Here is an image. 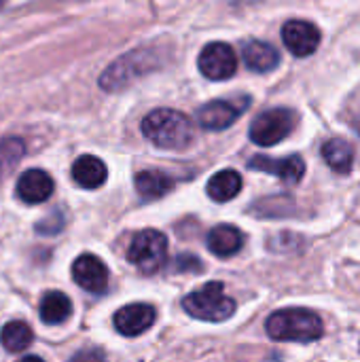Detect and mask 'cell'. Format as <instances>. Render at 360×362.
Instances as JSON below:
<instances>
[{
	"instance_id": "obj_8",
	"label": "cell",
	"mask_w": 360,
	"mask_h": 362,
	"mask_svg": "<svg viewBox=\"0 0 360 362\" xmlns=\"http://www.w3.org/2000/svg\"><path fill=\"white\" fill-rule=\"evenodd\" d=\"M250 104V98H236V100H214L208 102L206 106H202L197 110V123L204 129L210 132H223L229 125H233L242 112L246 110V106Z\"/></svg>"
},
{
	"instance_id": "obj_25",
	"label": "cell",
	"mask_w": 360,
	"mask_h": 362,
	"mask_svg": "<svg viewBox=\"0 0 360 362\" xmlns=\"http://www.w3.org/2000/svg\"><path fill=\"white\" fill-rule=\"evenodd\" d=\"M2 4H4V0H0V8H2Z\"/></svg>"
},
{
	"instance_id": "obj_23",
	"label": "cell",
	"mask_w": 360,
	"mask_h": 362,
	"mask_svg": "<svg viewBox=\"0 0 360 362\" xmlns=\"http://www.w3.org/2000/svg\"><path fill=\"white\" fill-rule=\"evenodd\" d=\"M176 269H178V272H199V269H202V263H199V259L193 257V255H180V257L176 259Z\"/></svg>"
},
{
	"instance_id": "obj_12",
	"label": "cell",
	"mask_w": 360,
	"mask_h": 362,
	"mask_svg": "<svg viewBox=\"0 0 360 362\" xmlns=\"http://www.w3.org/2000/svg\"><path fill=\"white\" fill-rule=\"evenodd\" d=\"M72 276L87 293L102 295L108 288V267L95 255H81L72 265Z\"/></svg>"
},
{
	"instance_id": "obj_16",
	"label": "cell",
	"mask_w": 360,
	"mask_h": 362,
	"mask_svg": "<svg viewBox=\"0 0 360 362\" xmlns=\"http://www.w3.org/2000/svg\"><path fill=\"white\" fill-rule=\"evenodd\" d=\"M244 235L233 225H219L208 233V248L216 257H233L242 250Z\"/></svg>"
},
{
	"instance_id": "obj_22",
	"label": "cell",
	"mask_w": 360,
	"mask_h": 362,
	"mask_svg": "<svg viewBox=\"0 0 360 362\" xmlns=\"http://www.w3.org/2000/svg\"><path fill=\"white\" fill-rule=\"evenodd\" d=\"M23 142L17 140V138H6V140H0V176L4 172H8L23 155Z\"/></svg>"
},
{
	"instance_id": "obj_20",
	"label": "cell",
	"mask_w": 360,
	"mask_h": 362,
	"mask_svg": "<svg viewBox=\"0 0 360 362\" xmlns=\"http://www.w3.org/2000/svg\"><path fill=\"white\" fill-rule=\"evenodd\" d=\"M70 312H72V303L64 293L53 291L40 299V320L45 325H62L68 320Z\"/></svg>"
},
{
	"instance_id": "obj_1",
	"label": "cell",
	"mask_w": 360,
	"mask_h": 362,
	"mask_svg": "<svg viewBox=\"0 0 360 362\" xmlns=\"http://www.w3.org/2000/svg\"><path fill=\"white\" fill-rule=\"evenodd\" d=\"M142 134L159 148L182 151L193 140V125L187 115L178 110L157 108L142 119Z\"/></svg>"
},
{
	"instance_id": "obj_21",
	"label": "cell",
	"mask_w": 360,
	"mask_h": 362,
	"mask_svg": "<svg viewBox=\"0 0 360 362\" xmlns=\"http://www.w3.org/2000/svg\"><path fill=\"white\" fill-rule=\"evenodd\" d=\"M0 344L4 346L6 352L17 354V352L25 350L32 344V329L25 322H19V320L6 322L2 327V331H0Z\"/></svg>"
},
{
	"instance_id": "obj_4",
	"label": "cell",
	"mask_w": 360,
	"mask_h": 362,
	"mask_svg": "<svg viewBox=\"0 0 360 362\" xmlns=\"http://www.w3.org/2000/svg\"><path fill=\"white\" fill-rule=\"evenodd\" d=\"M166 257H168V238L157 229L140 231L127 248V261L136 265L142 274L159 272L166 263Z\"/></svg>"
},
{
	"instance_id": "obj_6",
	"label": "cell",
	"mask_w": 360,
	"mask_h": 362,
	"mask_svg": "<svg viewBox=\"0 0 360 362\" xmlns=\"http://www.w3.org/2000/svg\"><path fill=\"white\" fill-rule=\"evenodd\" d=\"M297 115L289 108H272L261 112L250 125V140L259 146H276L293 134Z\"/></svg>"
},
{
	"instance_id": "obj_2",
	"label": "cell",
	"mask_w": 360,
	"mask_h": 362,
	"mask_svg": "<svg viewBox=\"0 0 360 362\" xmlns=\"http://www.w3.org/2000/svg\"><path fill=\"white\" fill-rule=\"evenodd\" d=\"M267 335L276 341L312 344L323 337L325 327L318 314L310 310H280L265 322Z\"/></svg>"
},
{
	"instance_id": "obj_5",
	"label": "cell",
	"mask_w": 360,
	"mask_h": 362,
	"mask_svg": "<svg viewBox=\"0 0 360 362\" xmlns=\"http://www.w3.org/2000/svg\"><path fill=\"white\" fill-rule=\"evenodd\" d=\"M155 66V53L146 51V49H138L132 53H125L123 57H119L117 62H112L106 72L100 78V85L106 91H117L127 87L136 76H142L144 72H149Z\"/></svg>"
},
{
	"instance_id": "obj_24",
	"label": "cell",
	"mask_w": 360,
	"mask_h": 362,
	"mask_svg": "<svg viewBox=\"0 0 360 362\" xmlns=\"http://www.w3.org/2000/svg\"><path fill=\"white\" fill-rule=\"evenodd\" d=\"M352 125H354V129L359 132L360 136V106H356V108L352 110Z\"/></svg>"
},
{
	"instance_id": "obj_7",
	"label": "cell",
	"mask_w": 360,
	"mask_h": 362,
	"mask_svg": "<svg viewBox=\"0 0 360 362\" xmlns=\"http://www.w3.org/2000/svg\"><path fill=\"white\" fill-rule=\"evenodd\" d=\"M199 72L210 81H227L238 70V55L227 42H210L202 49L197 59Z\"/></svg>"
},
{
	"instance_id": "obj_14",
	"label": "cell",
	"mask_w": 360,
	"mask_h": 362,
	"mask_svg": "<svg viewBox=\"0 0 360 362\" xmlns=\"http://www.w3.org/2000/svg\"><path fill=\"white\" fill-rule=\"evenodd\" d=\"M242 57L252 72H272L280 64V53L274 45L265 40H248L242 47Z\"/></svg>"
},
{
	"instance_id": "obj_15",
	"label": "cell",
	"mask_w": 360,
	"mask_h": 362,
	"mask_svg": "<svg viewBox=\"0 0 360 362\" xmlns=\"http://www.w3.org/2000/svg\"><path fill=\"white\" fill-rule=\"evenodd\" d=\"M106 174H108V170H106L104 161L93 155H83L72 165V178L83 189L102 187L106 182Z\"/></svg>"
},
{
	"instance_id": "obj_9",
	"label": "cell",
	"mask_w": 360,
	"mask_h": 362,
	"mask_svg": "<svg viewBox=\"0 0 360 362\" xmlns=\"http://www.w3.org/2000/svg\"><path fill=\"white\" fill-rule=\"evenodd\" d=\"M282 40L295 57H310L320 45V30L306 19H291L282 25Z\"/></svg>"
},
{
	"instance_id": "obj_17",
	"label": "cell",
	"mask_w": 360,
	"mask_h": 362,
	"mask_svg": "<svg viewBox=\"0 0 360 362\" xmlns=\"http://www.w3.org/2000/svg\"><path fill=\"white\" fill-rule=\"evenodd\" d=\"M323 157H325L327 165L342 176L350 174L354 168V146L344 138L327 140L323 144Z\"/></svg>"
},
{
	"instance_id": "obj_10",
	"label": "cell",
	"mask_w": 360,
	"mask_h": 362,
	"mask_svg": "<svg viewBox=\"0 0 360 362\" xmlns=\"http://www.w3.org/2000/svg\"><path fill=\"white\" fill-rule=\"evenodd\" d=\"M155 320H157V312L153 305H146V303L125 305L112 318L115 329L123 337H138V335L146 333L155 325Z\"/></svg>"
},
{
	"instance_id": "obj_13",
	"label": "cell",
	"mask_w": 360,
	"mask_h": 362,
	"mask_svg": "<svg viewBox=\"0 0 360 362\" xmlns=\"http://www.w3.org/2000/svg\"><path fill=\"white\" fill-rule=\"evenodd\" d=\"M53 193V180L45 170H25L17 180V197L25 204H42Z\"/></svg>"
},
{
	"instance_id": "obj_18",
	"label": "cell",
	"mask_w": 360,
	"mask_h": 362,
	"mask_svg": "<svg viewBox=\"0 0 360 362\" xmlns=\"http://www.w3.org/2000/svg\"><path fill=\"white\" fill-rule=\"evenodd\" d=\"M136 189L142 199L153 202L168 195L174 189V180L161 170H144L136 176Z\"/></svg>"
},
{
	"instance_id": "obj_3",
	"label": "cell",
	"mask_w": 360,
	"mask_h": 362,
	"mask_svg": "<svg viewBox=\"0 0 360 362\" xmlns=\"http://www.w3.org/2000/svg\"><path fill=\"white\" fill-rule=\"evenodd\" d=\"M182 308L189 316L206 322H223L233 316L236 301L225 295L221 282H210L182 299Z\"/></svg>"
},
{
	"instance_id": "obj_11",
	"label": "cell",
	"mask_w": 360,
	"mask_h": 362,
	"mask_svg": "<svg viewBox=\"0 0 360 362\" xmlns=\"http://www.w3.org/2000/svg\"><path fill=\"white\" fill-rule=\"evenodd\" d=\"M250 170L257 172H265V174H274L276 178L284 180L286 185H297L301 182L303 174H306V161L299 155H291L284 159H274V157H265V155H255L248 161Z\"/></svg>"
},
{
	"instance_id": "obj_19",
	"label": "cell",
	"mask_w": 360,
	"mask_h": 362,
	"mask_svg": "<svg viewBox=\"0 0 360 362\" xmlns=\"http://www.w3.org/2000/svg\"><path fill=\"white\" fill-rule=\"evenodd\" d=\"M242 176L236 172V170H223V172H216L210 180H208V195L214 199V202H231L233 197H238V193L242 191Z\"/></svg>"
}]
</instances>
